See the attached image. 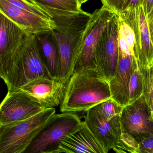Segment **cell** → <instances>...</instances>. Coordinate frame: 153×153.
Returning a JSON list of instances; mask_svg holds the SVG:
<instances>
[{
	"label": "cell",
	"mask_w": 153,
	"mask_h": 153,
	"mask_svg": "<svg viewBox=\"0 0 153 153\" xmlns=\"http://www.w3.org/2000/svg\"><path fill=\"white\" fill-rule=\"evenodd\" d=\"M111 98L109 80L97 68L75 70L60 105L61 112H86Z\"/></svg>",
	"instance_id": "6da1fadb"
},
{
	"label": "cell",
	"mask_w": 153,
	"mask_h": 153,
	"mask_svg": "<svg viewBox=\"0 0 153 153\" xmlns=\"http://www.w3.org/2000/svg\"><path fill=\"white\" fill-rule=\"evenodd\" d=\"M91 14L87 12L53 18L56 27L51 31L59 45L60 67L57 79L68 85L77 62L76 48Z\"/></svg>",
	"instance_id": "7a4b0ae2"
},
{
	"label": "cell",
	"mask_w": 153,
	"mask_h": 153,
	"mask_svg": "<svg viewBox=\"0 0 153 153\" xmlns=\"http://www.w3.org/2000/svg\"><path fill=\"white\" fill-rule=\"evenodd\" d=\"M119 59L115 76L109 81L111 98L123 106L129 101V85L137 63L134 54L137 42L134 31L126 22L121 21L118 34Z\"/></svg>",
	"instance_id": "3957f363"
},
{
	"label": "cell",
	"mask_w": 153,
	"mask_h": 153,
	"mask_svg": "<svg viewBox=\"0 0 153 153\" xmlns=\"http://www.w3.org/2000/svg\"><path fill=\"white\" fill-rule=\"evenodd\" d=\"M42 76L51 78L40 54L36 35H28L2 79L8 90H14Z\"/></svg>",
	"instance_id": "277c9868"
},
{
	"label": "cell",
	"mask_w": 153,
	"mask_h": 153,
	"mask_svg": "<svg viewBox=\"0 0 153 153\" xmlns=\"http://www.w3.org/2000/svg\"><path fill=\"white\" fill-rule=\"evenodd\" d=\"M55 114V107L47 108L26 120L0 126V153H24Z\"/></svg>",
	"instance_id": "5b68a950"
},
{
	"label": "cell",
	"mask_w": 153,
	"mask_h": 153,
	"mask_svg": "<svg viewBox=\"0 0 153 153\" xmlns=\"http://www.w3.org/2000/svg\"><path fill=\"white\" fill-rule=\"evenodd\" d=\"M83 123L79 116L74 113L55 114L24 153H59L62 142L79 128Z\"/></svg>",
	"instance_id": "8992f818"
},
{
	"label": "cell",
	"mask_w": 153,
	"mask_h": 153,
	"mask_svg": "<svg viewBox=\"0 0 153 153\" xmlns=\"http://www.w3.org/2000/svg\"><path fill=\"white\" fill-rule=\"evenodd\" d=\"M115 14L102 6L91 14L76 48L75 70L96 68V53L100 39L109 20Z\"/></svg>",
	"instance_id": "52a82bcc"
},
{
	"label": "cell",
	"mask_w": 153,
	"mask_h": 153,
	"mask_svg": "<svg viewBox=\"0 0 153 153\" xmlns=\"http://www.w3.org/2000/svg\"><path fill=\"white\" fill-rule=\"evenodd\" d=\"M120 122L122 132L129 134L139 143L153 136L152 111L143 94L123 107Z\"/></svg>",
	"instance_id": "ba28073f"
},
{
	"label": "cell",
	"mask_w": 153,
	"mask_h": 153,
	"mask_svg": "<svg viewBox=\"0 0 153 153\" xmlns=\"http://www.w3.org/2000/svg\"><path fill=\"white\" fill-rule=\"evenodd\" d=\"M119 15L109 20L100 39L96 53V68L110 81L116 74L119 59Z\"/></svg>",
	"instance_id": "9c48e42d"
},
{
	"label": "cell",
	"mask_w": 153,
	"mask_h": 153,
	"mask_svg": "<svg viewBox=\"0 0 153 153\" xmlns=\"http://www.w3.org/2000/svg\"><path fill=\"white\" fill-rule=\"evenodd\" d=\"M45 109L20 89L8 90L0 106V126L26 120Z\"/></svg>",
	"instance_id": "30bf717a"
},
{
	"label": "cell",
	"mask_w": 153,
	"mask_h": 153,
	"mask_svg": "<svg viewBox=\"0 0 153 153\" xmlns=\"http://www.w3.org/2000/svg\"><path fill=\"white\" fill-rule=\"evenodd\" d=\"M134 31L138 45L136 60L140 69L151 68L153 65V45L150 39L143 4L133 9L119 14Z\"/></svg>",
	"instance_id": "8fae6325"
},
{
	"label": "cell",
	"mask_w": 153,
	"mask_h": 153,
	"mask_svg": "<svg viewBox=\"0 0 153 153\" xmlns=\"http://www.w3.org/2000/svg\"><path fill=\"white\" fill-rule=\"evenodd\" d=\"M28 35L0 13V76L2 79Z\"/></svg>",
	"instance_id": "7c38bea8"
},
{
	"label": "cell",
	"mask_w": 153,
	"mask_h": 153,
	"mask_svg": "<svg viewBox=\"0 0 153 153\" xmlns=\"http://www.w3.org/2000/svg\"><path fill=\"white\" fill-rule=\"evenodd\" d=\"M86 113L84 121L108 153L117 146L120 139L122 133L121 115L109 119L103 116L95 106Z\"/></svg>",
	"instance_id": "4fadbf2b"
},
{
	"label": "cell",
	"mask_w": 153,
	"mask_h": 153,
	"mask_svg": "<svg viewBox=\"0 0 153 153\" xmlns=\"http://www.w3.org/2000/svg\"><path fill=\"white\" fill-rule=\"evenodd\" d=\"M67 86L57 79L42 76L33 79L19 89L47 109L60 105Z\"/></svg>",
	"instance_id": "5bb4252c"
},
{
	"label": "cell",
	"mask_w": 153,
	"mask_h": 153,
	"mask_svg": "<svg viewBox=\"0 0 153 153\" xmlns=\"http://www.w3.org/2000/svg\"><path fill=\"white\" fill-rule=\"evenodd\" d=\"M0 13L7 16L27 34L38 35L56 28L54 20L47 19L0 0Z\"/></svg>",
	"instance_id": "9a60e30c"
},
{
	"label": "cell",
	"mask_w": 153,
	"mask_h": 153,
	"mask_svg": "<svg viewBox=\"0 0 153 153\" xmlns=\"http://www.w3.org/2000/svg\"><path fill=\"white\" fill-rule=\"evenodd\" d=\"M106 153L102 144L85 121L76 131L67 137L59 147V153Z\"/></svg>",
	"instance_id": "2e32d148"
},
{
	"label": "cell",
	"mask_w": 153,
	"mask_h": 153,
	"mask_svg": "<svg viewBox=\"0 0 153 153\" xmlns=\"http://www.w3.org/2000/svg\"><path fill=\"white\" fill-rule=\"evenodd\" d=\"M40 54L51 78L57 79L60 67V57L58 43L51 31L36 35Z\"/></svg>",
	"instance_id": "e0dca14e"
},
{
	"label": "cell",
	"mask_w": 153,
	"mask_h": 153,
	"mask_svg": "<svg viewBox=\"0 0 153 153\" xmlns=\"http://www.w3.org/2000/svg\"><path fill=\"white\" fill-rule=\"evenodd\" d=\"M42 7L51 14L53 19L57 16H67L84 13L77 0H28Z\"/></svg>",
	"instance_id": "ac0fdd59"
},
{
	"label": "cell",
	"mask_w": 153,
	"mask_h": 153,
	"mask_svg": "<svg viewBox=\"0 0 153 153\" xmlns=\"http://www.w3.org/2000/svg\"><path fill=\"white\" fill-rule=\"evenodd\" d=\"M129 101L131 103L139 98L143 94V79L142 73L136 63L130 80L129 85Z\"/></svg>",
	"instance_id": "d6986e66"
},
{
	"label": "cell",
	"mask_w": 153,
	"mask_h": 153,
	"mask_svg": "<svg viewBox=\"0 0 153 153\" xmlns=\"http://www.w3.org/2000/svg\"><path fill=\"white\" fill-rule=\"evenodd\" d=\"M140 70L143 76V94L153 112V68L151 67Z\"/></svg>",
	"instance_id": "ffe728a7"
},
{
	"label": "cell",
	"mask_w": 153,
	"mask_h": 153,
	"mask_svg": "<svg viewBox=\"0 0 153 153\" xmlns=\"http://www.w3.org/2000/svg\"><path fill=\"white\" fill-rule=\"evenodd\" d=\"M4 1L12 6L27 10L29 12L44 18L53 19L51 16L43 8L36 5L35 3L30 2L28 0H4Z\"/></svg>",
	"instance_id": "44dd1931"
},
{
	"label": "cell",
	"mask_w": 153,
	"mask_h": 153,
	"mask_svg": "<svg viewBox=\"0 0 153 153\" xmlns=\"http://www.w3.org/2000/svg\"><path fill=\"white\" fill-rule=\"evenodd\" d=\"M139 143L128 133L123 132L116 146L113 149L116 153H138Z\"/></svg>",
	"instance_id": "7402d4cb"
},
{
	"label": "cell",
	"mask_w": 153,
	"mask_h": 153,
	"mask_svg": "<svg viewBox=\"0 0 153 153\" xmlns=\"http://www.w3.org/2000/svg\"><path fill=\"white\" fill-rule=\"evenodd\" d=\"M103 6L119 15L122 12L129 3V0H101Z\"/></svg>",
	"instance_id": "603a6c76"
},
{
	"label": "cell",
	"mask_w": 153,
	"mask_h": 153,
	"mask_svg": "<svg viewBox=\"0 0 153 153\" xmlns=\"http://www.w3.org/2000/svg\"><path fill=\"white\" fill-rule=\"evenodd\" d=\"M138 153H153V136L139 143Z\"/></svg>",
	"instance_id": "cb8c5ba5"
},
{
	"label": "cell",
	"mask_w": 153,
	"mask_h": 153,
	"mask_svg": "<svg viewBox=\"0 0 153 153\" xmlns=\"http://www.w3.org/2000/svg\"><path fill=\"white\" fill-rule=\"evenodd\" d=\"M146 17L149 29L150 39L153 45V11H150Z\"/></svg>",
	"instance_id": "d4e9b609"
},
{
	"label": "cell",
	"mask_w": 153,
	"mask_h": 153,
	"mask_svg": "<svg viewBox=\"0 0 153 153\" xmlns=\"http://www.w3.org/2000/svg\"><path fill=\"white\" fill-rule=\"evenodd\" d=\"M142 3L143 4V0H131L129 3L123 11H129Z\"/></svg>",
	"instance_id": "484cf974"
},
{
	"label": "cell",
	"mask_w": 153,
	"mask_h": 153,
	"mask_svg": "<svg viewBox=\"0 0 153 153\" xmlns=\"http://www.w3.org/2000/svg\"><path fill=\"white\" fill-rule=\"evenodd\" d=\"M153 6V0H143V7L146 16L150 12Z\"/></svg>",
	"instance_id": "4316f807"
},
{
	"label": "cell",
	"mask_w": 153,
	"mask_h": 153,
	"mask_svg": "<svg viewBox=\"0 0 153 153\" xmlns=\"http://www.w3.org/2000/svg\"><path fill=\"white\" fill-rule=\"evenodd\" d=\"M78 1L79 3L80 4V5H82V4H83V3H85L86 1H87L88 0H77Z\"/></svg>",
	"instance_id": "83f0119b"
},
{
	"label": "cell",
	"mask_w": 153,
	"mask_h": 153,
	"mask_svg": "<svg viewBox=\"0 0 153 153\" xmlns=\"http://www.w3.org/2000/svg\"><path fill=\"white\" fill-rule=\"evenodd\" d=\"M152 118H153V112H152Z\"/></svg>",
	"instance_id": "f1b7e54d"
},
{
	"label": "cell",
	"mask_w": 153,
	"mask_h": 153,
	"mask_svg": "<svg viewBox=\"0 0 153 153\" xmlns=\"http://www.w3.org/2000/svg\"><path fill=\"white\" fill-rule=\"evenodd\" d=\"M131 0H129V1L130 2V1Z\"/></svg>",
	"instance_id": "f546056e"
}]
</instances>
